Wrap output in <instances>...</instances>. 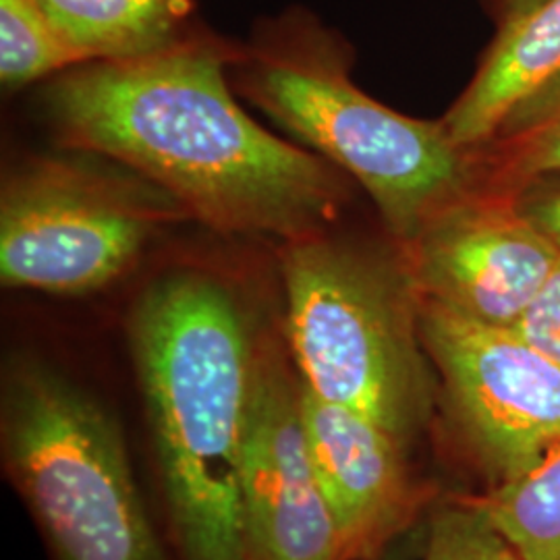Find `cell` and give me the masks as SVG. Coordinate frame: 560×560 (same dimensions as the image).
<instances>
[{"mask_svg": "<svg viewBox=\"0 0 560 560\" xmlns=\"http://www.w3.org/2000/svg\"><path fill=\"white\" fill-rule=\"evenodd\" d=\"M523 560H560V442L474 501Z\"/></svg>", "mask_w": 560, "mask_h": 560, "instance_id": "5bb4252c", "label": "cell"}, {"mask_svg": "<svg viewBox=\"0 0 560 560\" xmlns=\"http://www.w3.org/2000/svg\"><path fill=\"white\" fill-rule=\"evenodd\" d=\"M62 42L83 62H117L194 38L191 0H38Z\"/></svg>", "mask_w": 560, "mask_h": 560, "instance_id": "7c38bea8", "label": "cell"}, {"mask_svg": "<svg viewBox=\"0 0 560 560\" xmlns=\"http://www.w3.org/2000/svg\"><path fill=\"white\" fill-rule=\"evenodd\" d=\"M559 75L560 0H541L532 11L499 25L474 80L442 117V125L460 148L480 145Z\"/></svg>", "mask_w": 560, "mask_h": 560, "instance_id": "8fae6325", "label": "cell"}, {"mask_svg": "<svg viewBox=\"0 0 560 560\" xmlns=\"http://www.w3.org/2000/svg\"><path fill=\"white\" fill-rule=\"evenodd\" d=\"M541 0H488L494 18L499 21V25L506 21L515 20L523 13L532 11Z\"/></svg>", "mask_w": 560, "mask_h": 560, "instance_id": "d6986e66", "label": "cell"}, {"mask_svg": "<svg viewBox=\"0 0 560 560\" xmlns=\"http://www.w3.org/2000/svg\"><path fill=\"white\" fill-rule=\"evenodd\" d=\"M280 272L300 381L407 446L430 416L432 382L420 293L397 245L381 252L324 229L284 241Z\"/></svg>", "mask_w": 560, "mask_h": 560, "instance_id": "277c9868", "label": "cell"}, {"mask_svg": "<svg viewBox=\"0 0 560 560\" xmlns=\"http://www.w3.org/2000/svg\"><path fill=\"white\" fill-rule=\"evenodd\" d=\"M233 67V85L247 101L360 183L395 245L474 189L469 150L442 120L411 119L368 96L351 80L345 42L310 13L261 25Z\"/></svg>", "mask_w": 560, "mask_h": 560, "instance_id": "3957f363", "label": "cell"}, {"mask_svg": "<svg viewBox=\"0 0 560 560\" xmlns=\"http://www.w3.org/2000/svg\"><path fill=\"white\" fill-rule=\"evenodd\" d=\"M467 150L478 189L513 196L532 180L560 173V75Z\"/></svg>", "mask_w": 560, "mask_h": 560, "instance_id": "4fadbf2b", "label": "cell"}, {"mask_svg": "<svg viewBox=\"0 0 560 560\" xmlns=\"http://www.w3.org/2000/svg\"><path fill=\"white\" fill-rule=\"evenodd\" d=\"M421 560H523L476 502L436 513Z\"/></svg>", "mask_w": 560, "mask_h": 560, "instance_id": "2e32d148", "label": "cell"}, {"mask_svg": "<svg viewBox=\"0 0 560 560\" xmlns=\"http://www.w3.org/2000/svg\"><path fill=\"white\" fill-rule=\"evenodd\" d=\"M129 339L185 560H249L243 460L256 339L222 280L177 270L145 289Z\"/></svg>", "mask_w": 560, "mask_h": 560, "instance_id": "7a4b0ae2", "label": "cell"}, {"mask_svg": "<svg viewBox=\"0 0 560 560\" xmlns=\"http://www.w3.org/2000/svg\"><path fill=\"white\" fill-rule=\"evenodd\" d=\"M243 506L249 560H345L305 439L300 381L268 340L256 339Z\"/></svg>", "mask_w": 560, "mask_h": 560, "instance_id": "9c48e42d", "label": "cell"}, {"mask_svg": "<svg viewBox=\"0 0 560 560\" xmlns=\"http://www.w3.org/2000/svg\"><path fill=\"white\" fill-rule=\"evenodd\" d=\"M301 420L345 560L372 559L411 513L405 444L376 421L314 395L300 381Z\"/></svg>", "mask_w": 560, "mask_h": 560, "instance_id": "30bf717a", "label": "cell"}, {"mask_svg": "<svg viewBox=\"0 0 560 560\" xmlns=\"http://www.w3.org/2000/svg\"><path fill=\"white\" fill-rule=\"evenodd\" d=\"M513 196L521 212L560 249V173L532 180Z\"/></svg>", "mask_w": 560, "mask_h": 560, "instance_id": "ac0fdd59", "label": "cell"}, {"mask_svg": "<svg viewBox=\"0 0 560 560\" xmlns=\"http://www.w3.org/2000/svg\"><path fill=\"white\" fill-rule=\"evenodd\" d=\"M235 55L196 34L150 57L75 65L50 81L46 115L67 148L129 168L221 233L291 241L324 231L347 180L241 108Z\"/></svg>", "mask_w": 560, "mask_h": 560, "instance_id": "6da1fadb", "label": "cell"}, {"mask_svg": "<svg viewBox=\"0 0 560 560\" xmlns=\"http://www.w3.org/2000/svg\"><path fill=\"white\" fill-rule=\"evenodd\" d=\"M80 65L38 0H0V80L7 88L60 75Z\"/></svg>", "mask_w": 560, "mask_h": 560, "instance_id": "9a60e30c", "label": "cell"}, {"mask_svg": "<svg viewBox=\"0 0 560 560\" xmlns=\"http://www.w3.org/2000/svg\"><path fill=\"white\" fill-rule=\"evenodd\" d=\"M397 249L421 300L502 328L525 314L560 256L515 196L478 187Z\"/></svg>", "mask_w": 560, "mask_h": 560, "instance_id": "ba28073f", "label": "cell"}, {"mask_svg": "<svg viewBox=\"0 0 560 560\" xmlns=\"http://www.w3.org/2000/svg\"><path fill=\"white\" fill-rule=\"evenodd\" d=\"M420 330L453 416L499 481L559 444V361L513 328L469 320L430 301L421 300Z\"/></svg>", "mask_w": 560, "mask_h": 560, "instance_id": "52a82bcc", "label": "cell"}, {"mask_svg": "<svg viewBox=\"0 0 560 560\" xmlns=\"http://www.w3.org/2000/svg\"><path fill=\"white\" fill-rule=\"evenodd\" d=\"M9 476L57 560H164L117 421L52 368L20 361L4 384Z\"/></svg>", "mask_w": 560, "mask_h": 560, "instance_id": "5b68a950", "label": "cell"}, {"mask_svg": "<svg viewBox=\"0 0 560 560\" xmlns=\"http://www.w3.org/2000/svg\"><path fill=\"white\" fill-rule=\"evenodd\" d=\"M125 168V166H122ZM189 219L156 185L81 159L27 162L0 198V280L85 295L120 279L166 222Z\"/></svg>", "mask_w": 560, "mask_h": 560, "instance_id": "8992f818", "label": "cell"}, {"mask_svg": "<svg viewBox=\"0 0 560 560\" xmlns=\"http://www.w3.org/2000/svg\"><path fill=\"white\" fill-rule=\"evenodd\" d=\"M513 330L560 363V256L538 298L515 322Z\"/></svg>", "mask_w": 560, "mask_h": 560, "instance_id": "e0dca14e", "label": "cell"}]
</instances>
